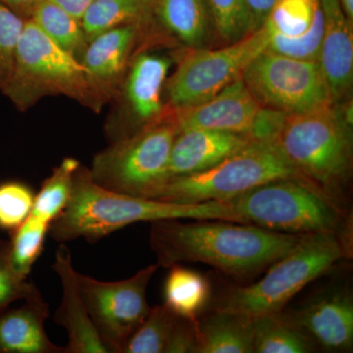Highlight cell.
Masks as SVG:
<instances>
[{"label": "cell", "mask_w": 353, "mask_h": 353, "mask_svg": "<svg viewBox=\"0 0 353 353\" xmlns=\"http://www.w3.org/2000/svg\"><path fill=\"white\" fill-rule=\"evenodd\" d=\"M170 67L169 58L152 53H141L132 59L122 83L130 114L106 129L110 143L129 138L163 118L162 92Z\"/></svg>", "instance_id": "4fadbf2b"}, {"label": "cell", "mask_w": 353, "mask_h": 353, "mask_svg": "<svg viewBox=\"0 0 353 353\" xmlns=\"http://www.w3.org/2000/svg\"><path fill=\"white\" fill-rule=\"evenodd\" d=\"M334 104L285 115L276 143L299 175L343 205L352 171V126Z\"/></svg>", "instance_id": "3957f363"}, {"label": "cell", "mask_w": 353, "mask_h": 353, "mask_svg": "<svg viewBox=\"0 0 353 353\" xmlns=\"http://www.w3.org/2000/svg\"><path fill=\"white\" fill-rule=\"evenodd\" d=\"M13 267L9 241L0 240V312L38 289Z\"/></svg>", "instance_id": "836d02e7"}, {"label": "cell", "mask_w": 353, "mask_h": 353, "mask_svg": "<svg viewBox=\"0 0 353 353\" xmlns=\"http://www.w3.org/2000/svg\"><path fill=\"white\" fill-rule=\"evenodd\" d=\"M158 267L148 265L132 277L116 282H102L77 272L81 296L109 353H123L128 341L148 317L150 306L146 290Z\"/></svg>", "instance_id": "8fae6325"}, {"label": "cell", "mask_w": 353, "mask_h": 353, "mask_svg": "<svg viewBox=\"0 0 353 353\" xmlns=\"http://www.w3.org/2000/svg\"><path fill=\"white\" fill-rule=\"evenodd\" d=\"M1 92L20 111L28 110L44 97L58 95L95 112L103 106L82 62L51 41L32 19L25 21L12 73Z\"/></svg>", "instance_id": "5b68a950"}, {"label": "cell", "mask_w": 353, "mask_h": 353, "mask_svg": "<svg viewBox=\"0 0 353 353\" xmlns=\"http://www.w3.org/2000/svg\"><path fill=\"white\" fill-rule=\"evenodd\" d=\"M178 318L164 304L150 308L145 321L128 341L123 353H166Z\"/></svg>", "instance_id": "4316f807"}, {"label": "cell", "mask_w": 353, "mask_h": 353, "mask_svg": "<svg viewBox=\"0 0 353 353\" xmlns=\"http://www.w3.org/2000/svg\"><path fill=\"white\" fill-rule=\"evenodd\" d=\"M154 3L155 0H92L81 20L88 41L119 26L141 25L154 10Z\"/></svg>", "instance_id": "603a6c76"}, {"label": "cell", "mask_w": 353, "mask_h": 353, "mask_svg": "<svg viewBox=\"0 0 353 353\" xmlns=\"http://www.w3.org/2000/svg\"><path fill=\"white\" fill-rule=\"evenodd\" d=\"M216 37L224 44L236 43L254 31L245 0H209Z\"/></svg>", "instance_id": "f546056e"}, {"label": "cell", "mask_w": 353, "mask_h": 353, "mask_svg": "<svg viewBox=\"0 0 353 353\" xmlns=\"http://www.w3.org/2000/svg\"><path fill=\"white\" fill-rule=\"evenodd\" d=\"M22 301L0 312V353H64L46 334L50 305L39 289Z\"/></svg>", "instance_id": "d6986e66"}, {"label": "cell", "mask_w": 353, "mask_h": 353, "mask_svg": "<svg viewBox=\"0 0 353 353\" xmlns=\"http://www.w3.org/2000/svg\"><path fill=\"white\" fill-rule=\"evenodd\" d=\"M178 128L170 114L97 153L90 169L105 189L152 199L169 179L168 166Z\"/></svg>", "instance_id": "ba28073f"}, {"label": "cell", "mask_w": 353, "mask_h": 353, "mask_svg": "<svg viewBox=\"0 0 353 353\" xmlns=\"http://www.w3.org/2000/svg\"><path fill=\"white\" fill-rule=\"evenodd\" d=\"M253 352L308 353L315 345L281 315L267 314L252 318Z\"/></svg>", "instance_id": "cb8c5ba5"}, {"label": "cell", "mask_w": 353, "mask_h": 353, "mask_svg": "<svg viewBox=\"0 0 353 353\" xmlns=\"http://www.w3.org/2000/svg\"><path fill=\"white\" fill-rule=\"evenodd\" d=\"M197 353H253L252 318L214 309L197 319Z\"/></svg>", "instance_id": "44dd1931"}, {"label": "cell", "mask_w": 353, "mask_h": 353, "mask_svg": "<svg viewBox=\"0 0 353 353\" xmlns=\"http://www.w3.org/2000/svg\"><path fill=\"white\" fill-rule=\"evenodd\" d=\"M34 196L36 192L27 183H0V229L11 233L21 226L32 214Z\"/></svg>", "instance_id": "1f68e13d"}, {"label": "cell", "mask_w": 353, "mask_h": 353, "mask_svg": "<svg viewBox=\"0 0 353 353\" xmlns=\"http://www.w3.org/2000/svg\"><path fill=\"white\" fill-rule=\"evenodd\" d=\"M139 34L141 25H123L101 32L88 41L81 62L103 105L119 94Z\"/></svg>", "instance_id": "9a60e30c"}, {"label": "cell", "mask_w": 353, "mask_h": 353, "mask_svg": "<svg viewBox=\"0 0 353 353\" xmlns=\"http://www.w3.org/2000/svg\"><path fill=\"white\" fill-rule=\"evenodd\" d=\"M164 284V305L179 317L196 322L208 305L211 288L208 279L181 264L171 266Z\"/></svg>", "instance_id": "7402d4cb"}, {"label": "cell", "mask_w": 353, "mask_h": 353, "mask_svg": "<svg viewBox=\"0 0 353 353\" xmlns=\"http://www.w3.org/2000/svg\"><path fill=\"white\" fill-rule=\"evenodd\" d=\"M352 255V238L334 234H305L294 250L267 269L261 280L228 290L215 309L250 318L277 314L309 283Z\"/></svg>", "instance_id": "277c9868"}, {"label": "cell", "mask_w": 353, "mask_h": 353, "mask_svg": "<svg viewBox=\"0 0 353 353\" xmlns=\"http://www.w3.org/2000/svg\"><path fill=\"white\" fill-rule=\"evenodd\" d=\"M324 19L319 62L334 102L345 99L353 80L352 22L339 0H320Z\"/></svg>", "instance_id": "e0dca14e"}, {"label": "cell", "mask_w": 353, "mask_h": 353, "mask_svg": "<svg viewBox=\"0 0 353 353\" xmlns=\"http://www.w3.org/2000/svg\"><path fill=\"white\" fill-rule=\"evenodd\" d=\"M252 16L254 31L260 29L266 22L274 4L277 0H245Z\"/></svg>", "instance_id": "d590c367"}, {"label": "cell", "mask_w": 353, "mask_h": 353, "mask_svg": "<svg viewBox=\"0 0 353 353\" xmlns=\"http://www.w3.org/2000/svg\"><path fill=\"white\" fill-rule=\"evenodd\" d=\"M166 353H197L196 322L178 318Z\"/></svg>", "instance_id": "e575fe53"}, {"label": "cell", "mask_w": 353, "mask_h": 353, "mask_svg": "<svg viewBox=\"0 0 353 353\" xmlns=\"http://www.w3.org/2000/svg\"><path fill=\"white\" fill-rule=\"evenodd\" d=\"M319 7L320 0H277L264 26L282 36H303L312 26Z\"/></svg>", "instance_id": "f1b7e54d"}, {"label": "cell", "mask_w": 353, "mask_h": 353, "mask_svg": "<svg viewBox=\"0 0 353 353\" xmlns=\"http://www.w3.org/2000/svg\"><path fill=\"white\" fill-rule=\"evenodd\" d=\"M166 219L246 224L231 201L176 203L120 194L95 183L90 169L81 164L74 175L68 205L51 223L48 234L59 243L79 239L94 243L129 225Z\"/></svg>", "instance_id": "7a4b0ae2"}, {"label": "cell", "mask_w": 353, "mask_h": 353, "mask_svg": "<svg viewBox=\"0 0 353 353\" xmlns=\"http://www.w3.org/2000/svg\"><path fill=\"white\" fill-rule=\"evenodd\" d=\"M343 12L350 21L353 20V0H339Z\"/></svg>", "instance_id": "f35d334b"}, {"label": "cell", "mask_w": 353, "mask_h": 353, "mask_svg": "<svg viewBox=\"0 0 353 353\" xmlns=\"http://www.w3.org/2000/svg\"><path fill=\"white\" fill-rule=\"evenodd\" d=\"M255 141H260L245 134L214 130L178 131L169 161V179L211 168Z\"/></svg>", "instance_id": "ac0fdd59"}, {"label": "cell", "mask_w": 353, "mask_h": 353, "mask_svg": "<svg viewBox=\"0 0 353 353\" xmlns=\"http://www.w3.org/2000/svg\"><path fill=\"white\" fill-rule=\"evenodd\" d=\"M162 26L190 50L208 48L216 37L209 0H155Z\"/></svg>", "instance_id": "ffe728a7"}, {"label": "cell", "mask_w": 353, "mask_h": 353, "mask_svg": "<svg viewBox=\"0 0 353 353\" xmlns=\"http://www.w3.org/2000/svg\"><path fill=\"white\" fill-rule=\"evenodd\" d=\"M25 21L8 7L0 3V90L6 87L12 73L16 50Z\"/></svg>", "instance_id": "d6a6232c"}, {"label": "cell", "mask_w": 353, "mask_h": 353, "mask_svg": "<svg viewBox=\"0 0 353 353\" xmlns=\"http://www.w3.org/2000/svg\"><path fill=\"white\" fill-rule=\"evenodd\" d=\"M281 315L315 347L333 352L352 350L353 301L347 290L325 292Z\"/></svg>", "instance_id": "5bb4252c"}, {"label": "cell", "mask_w": 353, "mask_h": 353, "mask_svg": "<svg viewBox=\"0 0 353 353\" xmlns=\"http://www.w3.org/2000/svg\"><path fill=\"white\" fill-rule=\"evenodd\" d=\"M80 165L75 158L67 157L53 169L34 196L31 215L51 224L63 212L71 197L74 175Z\"/></svg>", "instance_id": "484cf974"}, {"label": "cell", "mask_w": 353, "mask_h": 353, "mask_svg": "<svg viewBox=\"0 0 353 353\" xmlns=\"http://www.w3.org/2000/svg\"><path fill=\"white\" fill-rule=\"evenodd\" d=\"M52 268L59 277L62 288L61 303L55 311L54 322L68 336L64 353H109L83 303L71 252L65 243H60Z\"/></svg>", "instance_id": "2e32d148"}, {"label": "cell", "mask_w": 353, "mask_h": 353, "mask_svg": "<svg viewBox=\"0 0 353 353\" xmlns=\"http://www.w3.org/2000/svg\"><path fill=\"white\" fill-rule=\"evenodd\" d=\"M229 201L248 224L270 231L352 238V219L343 206L305 181H272Z\"/></svg>", "instance_id": "8992f818"}, {"label": "cell", "mask_w": 353, "mask_h": 353, "mask_svg": "<svg viewBox=\"0 0 353 353\" xmlns=\"http://www.w3.org/2000/svg\"><path fill=\"white\" fill-rule=\"evenodd\" d=\"M265 26L236 43L216 50H190L166 85L169 106L182 109L209 101L243 77L248 64L266 50Z\"/></svg>", "instance_id": "9c48e42d"}, {"label": "cell", "mask_w": 353, "mask_h": 353, "mask_svg": "<svg viewBox=\"0 0 353 353\" xmlns=\"http://www.w3.org/2000/svg\"><path fill=\"white\" fill-rule=\"evenodd\" d=\"M243 80L262 106L285 115L334 103L318 61L294 59L265 50L246 67Z\"/></svg>", "instance_id": "30bf717a"}, {"label": "cell", "mask_w": 353, "mask_h": 353, "mask_svg": "<svg viewBox=\"0 0 353 353\" xmlns=\"http://www.w3.org/2000/svg\"><path fill=\"white\" fill-rule=\"evenodd\" d=\"M170 115L178 131L214 130L245 134L260 141L276 139L285 117L284 113L262 106L243 77L209 101L174 109Z\"/></svg>", "instance_id": "7c38bea8"}, {"label": "cell", "mask_w": 353, "mask_h": 353, "mask_svg": "<svg viewBox=\"0 0 353 353\" xmlns=\"http://www.w3.org/2000/svg\"><path fill=\"white\" fill-rule=\"evenodd\" d=\"M50 224L30 215L17 229L11 232L10 256L15 270L28 278L32 266L43 252Z\"/></svg>", "instance_id": "83f0119b"}, {"label": "cell", "mask_w": 353, "mask_h": 353, "mask_svg": "<svg viewBox=\"0 0 353 353\" xmlns=\"http://www.w3.org/2000/svg\"><path fill=\"white\" fill-rule=\"evenodd\" d=\"M31 19L51 41L81 61L88 41L80 20L48 0H39Z\"/></svg>", "instance_id": "d4e9b609"}, {"label": "cell", "mask_w": 353, "mask_h": 353, "mask_svg": "<svg viewBox=\"0 0 353 353\" xmlns=\"http://www.w3.org/2000/svg\"><path fill=\"white\" fill-rule=\"evenodd\" d=\"M304 236L226 220L166 219L150 223V243L159 267L203 263L246 280L266 271Z\"/></svg>", "instance_id": "6da1fadb"}, {"label": "cell", "mask_w": 353, "mask_h": 353, "mask_svg": "<svg viewBox=\"0 0 353 353\" xmlns=\"http://www.w3.org/2000/svg\"><path fill=\"white\" fill-rule=\"evenodd\" d=\"M323 29L324 19L321 6L316 12L314 21L309 31L303 36L290 37L282 36L269 31V41L266 50L284 55V57L294 58L299 60H312L318 61L320 50H321Z\"/></svg>", "instance_id": "4dcf8cb0"}, {"label": "cell", "mask_w": 353, "mask_h": 353, "mask_svg": "<svg viewBox=\"0 0 353 353\" xmlns=\"http://www.w3.org/2000/svg\"><path fill=\"white\" fill-rule=\"evenodd\" d=\"M39 0H0L9 9L19 15L24 20L31 19L34 6Z\"/></svg>", "instance_id": "74e56055"}, {"label": "cell", "mask_w": 353, "mask_h": 353, "mask_svg": "<svg viewBox=\"0 0 353 353\" xmlns=\"http://www.w3.org/2000/svg\"><path fill=\"white\" fill-rule=\"evenodd\" d=\"M48 1L60 7L70 15L81 21L92 0H48Z\"/></svg>", "instance_id": "8d00e7d4"}, {"label": "cell", "mask_w": 353, "mask_h": 353, "mask_svg": "<svg viewBox=\"0 0 353 353\" xmlns=\"http://www.w3.org/2000/svg\"><path fill=\"white\" fill-rule=\"evenodd\" d=\"M282 179L307 182L281 152L276 139L255 141L211 168L169 179L150 199L176 203L227 201Z\"/></svg>", "instance_id": "52a82bcc"}]
</instances>
